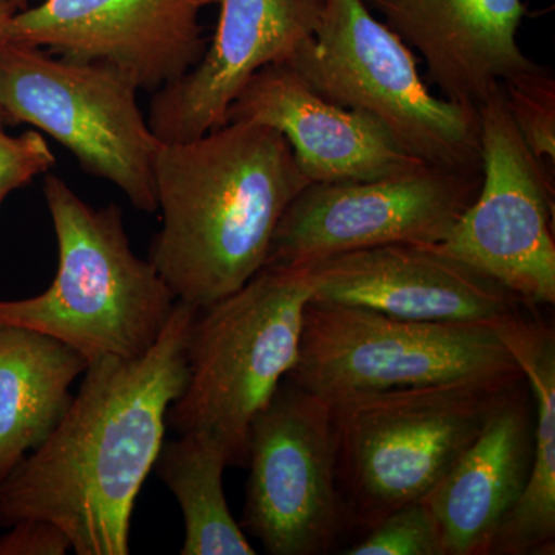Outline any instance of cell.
I'll use <instances>...</instances> for the list:
<instances>
[{
  "label": "cell",
  "mask_w": 555,
  "mask_h": 555,
  "mask_svg": "<svg viewBox=\"0 0 555 555\" xmlns=\"http://www.w3.org/2000/svg\"><path fill=\"white\" fill-rule=\"evenodd\" d=\"M198 310L177 299L144 356L90 361L60 425L0 481V528L40 518L75 554H130L131 516L188 382Z\"/></svg>",
  "instance_id": "obj_1"
},
{
  "label": "cell",
  "mask_w": 555,
  "mask_h": 555,
  "mask_svg": "<svg viewBox=\"0 0 555 555\" xmlns=\"http://www.w3.org/2000/svg\"><path fill=\"white\" fill-rule=\"evenodd\" d=\"M309 184L286 138L261 124L225 122L163 142L155 158L163 228L147 259L177 299L207 308L264 268L278 222Z\"/></svg>",
  "instance_id": "obj_2"
},
{
  "label": "cell",
  "mask_w": 555,
  "mask_h": 555,
  "mask_svg": "<svg viewBox=\"0 0 555 555\" xmlns=\"http://www.w3.org/2000/svg\"><path fill=\"white\" fill-rule=\"evenodd\" d=\"M60 251L53 283L0 299V324L60 339L87 360L137 358L158 341L177 297L149 259L134 255L118 204L94 208L54 175L43 181Z\"/></svg>",
  "instance_id": "obj_3"
},
{
  "label": "cell",
  "mask_w": 555,
  "mask_h": 555,
  "mask_svg": "<svg viewBox=\"0 0 555 555\" xmlns=\"http://www.w3.org/2000/svg\"><path fill=\"white\" fill-rule=\"evenodd\" d=\"M525 375L357 393L331 404L350 529L426 499Z\"/></svg>",
  "instance_id": "obj_4"
},
{
  "label": "cell",
  "mask_w": 555,
  "mask_h": 555,
  "mask_svg": "<svg viewBox=\"0 0 555 555\" xmlns=\"http://www.w3.org/2000/svg\"><path fill=\"white\" fill-rule=\"evenodd\" d=\"M313 297L309 266H264L243 287L198 310L184 390L167 411L177 434L217 441L229 466H247L248 430L298 360Z\"/></svg>",
  "instance_id": "obj_5"
},
{
  "label": "cell",
  "mask_w": 555,
  "mask_h": 555,
  "mask_svg": "<svg viewBox=\"0 0 555 555\" xmlns=\"http://www.w3.org/2000/svg\"><path fill=\"white\" fill-rule=\"evenodd\" d=\"M287 62L324 100L367 113L427 166L481 173L478 108L434 96L412 50L363 0H327L315 38Z\"/></svg>",
  "instance_id": "obj_6"
},
{
  "label": "cell",
  "mask_w": 555,
  "mask_h": 555,
  "mask_svg": "<svg viewBox=\"0 0 555 555\" xmlns=\"http://www.w3.org/2000/svg\"><path fill=\"white\" fill-rule=\"evenodd\" d=\"M491 324L404 320L310 298L287 378L326 403L460 379L518 377Z\"/></svg>",
  "instance_id": "obj_7"
},
{
  "label": "cell",
  "mask_w": 555,
  "mask_h": 555,
  "mask_svg": "<svg viewBox=\"0 0 555 555\" xmlns=\"http://www.w3.org/2000/svg\"><path fill=\"white\" fill-rule=\"evenodd\" d=\"M138 87L100 62L69 61L7 40L0 50V118L50 134L138 210L158 211L155 158L163 142L138 104Z\"/></svg>",
  "instance_id": "obj_8"
},
{
  "label": "cell",
  "mask_w": 555,
  "mask_h": 555,
  "mask_svg": "<svg viewBox=\"0 0 555 555\" xmlns=\"http://www.w3.org/2000/svg\"><path fill=\"white\" fill-rule=\"evenodd\" d=\"M241 528L270 555L331 553L350 529L331 404L286 378L248 430Z\"/></svg>",
  "instance_id": "obj_9"
},
{
  "label": "cell",
  "mask_w": 555,
  "mask_h": 555,
  "mask_svg": "<svg viewBox=\"0 0 555 555\" xmlns=\"http://www.w3.org/2000/svg\"><path fill=\"white\" fill-rule=\"evenodd\" d=\"M481 185L436 244L516 295L528 308L555 302L553 173L532 155L496 83L478 107Z\"/></svg>",
  "instance_id": "obj_10"
},
{
  "label": "cell",
  "mask_w": 555,
  "mask_h": 555,
  "mask_svg": "<svg viewBox=\"0 0 555 555\" xmlns=\"http://www.w3.org/2000/svg\"><path fill=\"white\" fill-rule=\"evenodd\" d=\"M480 185V171L427 164L372 181L310 182L278 222L266 266H309L387 244L443 243Z\"/></svg>",
  "instance_id": "obj_11"
},
{
  "label": "cell",
  "mask_w": 555,
  "mask_h": 555,
  "mask_svg": "<svg viewBox=\"0 0 555 555\" xmlns=\"http://www.w3.org/2000/svg\"><path fill=\"white\" fill-rule=\"evenodd\" d=\"M211 5L218 0H43L17 11L7 40L100 62L156 93L203 60L208 42L199 17Z\"/></svg>",
  "instance_id": "obj_12"
},
{
  "label": "cell",
  "mask_w": 555,
  "mask_h": 555,
  "mask_svg": "<svg viewBox=\"0 0 555 555\" xmlns=\"http://www.w3.org/2000/svg\"><path fill=\"white\" fill-rule=\"evenodd\" d=\"M327 0H218L214 39L184 78L153 93L149 126L160 142L190 141L224 126L248 79L292 60L315 38Z\"/></svg>",
  "instance_id": "obj_13"
},
{
  "label": "cell",
  "mask_w": 555,
  "mask_h": 555,
  "mask_svg": "<svg viewBox=\"0 0 555 555\" xmlns=\"http://www.w3.org/2000/svg\"><path fill=\"white\" fill-rule=\"evenodd\" d=\"M313 297L436 323L492 324L528 306L440 248L387 244L309 264Z\"/></svg>",
  "instance_id": "obj_14"
},
{
  "label": "cell",
  "mask_w": 555,
  "mask_h": 555,
  "mask_svg": "<svg viewBox=\"0 0 555 555\" xmlns=\"http://www.w3.org/2000/svg\"><path fill=\"white\" fill-rule=\"evenodd\" d=\"M238 120L280 131L309 182L372 181L425 166L367 113L320 96L288 62L248 79L225 122Z\"/></svg>",
  "instance_id": "obj_15"
},
{
  "label": "cell",
  "mask_w": 555,
  "mask_h": 555,
  "mask_svg": "<svg viewBox=\"0 0 555 555\" xmlns=\"http://www.w3.org/2000/svg\"><path fill=\"white\" fill-rule=\"evenodd\" d=\"M425 61L444 100L478 108L496 83L535 68L518 46L524 0H363Z\"/></svg>",
  "instance_id": "obj_16"
},
{
  "label": "cell",
  "mask_w": 555,
  "mask_h": 555,
  "mask_svg": "<svg viewBox=\"0 0 555 555\" xmlns=\"http://www.w3.org/2000/svg\"><path fill=\"white\" fill-rule=\"evenodd\" d=\"M534 429V400L525 378L425 499L447 555L491 553L528 480Z\"/></svg>",
  "instance_id": "obj_17"
},
{
  "label": "cell",
  "mask_w": 555,
  "mask_h": 555,
  "mask_svg": "<svg viewBox=\"0 0 555 555\" xmlns=\"http://www.w3.org/2000/svg\"><path fill=\"white\" fill-rule=\"evenodd\" d=\"M525 309L491 326L525 375L534 400L531 469L517 505L496 532V555L554 554L555 542V335Z\"/></svg>",
  "instance_id": "obj_18"
},
{
  "label": "cell",
  "mask_w": 555,
  "mask_h": 555,
  "mask_svg": "<svg viewBox=\"0 0 555 555\" xmlns=\"http://www.w3.org/2000/svg\"><path fill=\"white\" fill-rule=\"evenodd\" d=\"M87 366L60 339L0 324V481L56 429Z\"/></svg>",
  "instance_id": "obj_19"
},
{
  "label": "cell",
  "mask_w": 555,
  "mask_h": 555,
  "mask_svg": "<svg viewBox=\"0 0 555 555\" xmlns=\"http://www.w3.org/2000/svg\"><path fill=\"white\" fill-rule=\"evenodd\" d=\"M164 440L156 476L177 499L184 518L181 555H255L225 499L222 474L228 455L206 434H178Z\"/></svg>",
  "instance_id": "obj_20"
},
{
  "label": "cell",
  "mask_w": 555,
  "mask_h": 555,
  "mask_svg": "<svg viewBox=\"0 0 555 555\" xmlns=\"http://www.w3.org/2000/svg\"><path fill=\"white\" fill-rule=\"evenodd\" d=\"M502 86L511 116L532 155L551 170L555 166V79L537 65Z\"/></svg>",
  "instance_id": "obj_21"
},
{
  "label": "cell",
  "mask_w": 555,
  "mask_h": 555,
  "mask_svg": "<svg viewBox=\"0 0 555 555\" xmlns=\"http://www.w3.org/2000/svg\"><path fill=\"white\" fill-rule=\"evenodd\" d=\"M346 555H447L440 526L426 500L406 503L372 526Z\"/></svg>",
  "instance_id": "obj_22"
},
{
  "label": "cell",
  "mask_w": 555,
  "mask_h": 555,
  "mask_svg": "<svg viewBox=\"0 0 555 555\" xmlns=\"http://www.w3.org/2000/svg\"><path fill=\"white\" fill-rule=\"evenodd\" d=\"M54 163L56 156L38 131L11 137L0 124V204L14 190L47 173Z\"/></svg>",
  "instance_id": "obj_23"
},
{
  "label": "cell",
  "mask_w": 555,
  "mask_h": 555,
  "mask_svg": "<svg viewBox=\"0 0 555 555\" xmlns=\"http://www.w3.org/2000/svg\"><path fill=\"white\" fill-rule=\"evenodd\" d=\"M7 529L0 535V555H64L72 551L68 537L51 521L30 518Z\"/></svg>",
  "instance_id": "obj_24"
},
{
  "label": "cell",
  "mask_w": 555,
  "mask_h": 555,
  "mask_svg": "<svg viewBox=\"0 0 555 555\" xmlns=\"http://www.w3.org/2000/svg\"><path fill=\"white\" fill-rule=\"evenodd\" d=\"M17 9L16 3L13 0H0V50H2L3 43L7 42V33H9L10 22L16 16ZM2 124V118H0Z\"/></svg>",
  "instance_id": "obj_25"
},
{
  "label": "cell",
  "mask_w": 555,
  "mask_h": 555,
  "mask_svg": "<svg viewBox=\"0 0 555 555\" xmlns=\"http://www.w3.org/2000/svg\"><path fill=\"white\" fill-rule=\"evenodd\" d=\"M16 3L17 9L25 10L28 9V0H13Z\"/></svg>",
  "instance_id": "obj_26"
}]
</instances>
